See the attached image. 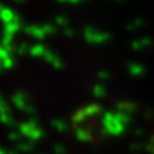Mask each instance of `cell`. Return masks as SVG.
<instances>
[{"label": "cell", "mask_w": 154, "mask_h": 154, "mask_svg": "<svg viewBox=\"0 0 154 154\" xmlns=\"http://www.w3.org/2000/svg\"><path fill=\"white\" fill-rule=\"evenodd\" d=\"M140 149H141V144H140V143H133V144H131V150H133V151H136V150H140Z\"/></svg>", "instance_id": "cell-27"}, {"label": "cell", "mask_w": 154, "mask_h": 154, "mask_svg": "<svg viewBox=\"0 0 154 154\" xmlns=\"http://www.w3.org/2000/svg\"><path fill=\"white\" fill-rule=\"evenodd\" d=\"M100 113H101V106L100 104H96V103L94 104H88L86 107L80 109L79 111H76V114L73 116V119H72V123L76 127H79L87 119H91V117L100 114Z\"/></svg>", "instance_id": "cell-3"}, {"label": "cell", "mask_w": 154, "mask_h": 154, "mask_svg": "<svg viewBox=\"0 0 154 154\" xmlns=\"http://www.w3.org/2000/svg\"><path fill=\"white\" fill-rule=\"evenodd\" d=\"M9 140H11V141H16V143H20L23 140V136L20 131H11L9 133Z\"/></svg>", "instance_id": "cell-21"}, {"label": "cell", "mask_w": 154, "mask_h": 154, "mask_svg": "<svg viewBox=\"0 0 154 154\" xmlns=\"http://www.w3.org/2000/svg\"><path fill=\"white\" fill-rule=\"evenodd\" d=\"M64 34H66V36H69V37H72L73 34H74V32H73L72 29H64Z\"/></svg>", "instance_id": "cell-28"}, {"label": "cell", "mask_w": 154, "mask_h": 154, "mask_svg": "<svg viewBox=\"0 0 154 154\" xmlns=\"http://www.w3.org/2000/svg\"><path fill=\"white\" fill-rule=\"evenodd\" d=\"M134 133H136V136H143V134H144V130H141V128H138V130H136Z\"/></svg>", "instance_id": "cell-29"}, {"label": "cell", "mask_w": 154, "mask_h": 154, "mask_svg": "<svg viewBox=\"0 0 154 154\" xmlns=\"http://www.w3.org/2000/svg\"><path fill=\"white\" fill-rule=\"evenodd\" d=\"M47 47L46 46H43V44H34V46H32L30 47V51H29V54L33 56V57H42V59H44V56H46V53H47Z\"/></svg>", "instance_id": "cell-13"}, {"label": "cell", "mask_w": 154, "mask_h": 154, "mask_svg": "<svg viewBox=\"0 0 154 154\" xmlns=\"http://www.w3.org/2000/svg\"><path fill=\"white\" fill-rule=\"evenodd\" d=\"M93 96L97 97V99H101L106 96V87L101 84V83H97L93 86Z\"/></svg>", "instance_id": "cell-17"}, {"label": "cell", "mask_w": 154, "mask_h": 154, "mask_svg": "<svg viewBox=\"0 0 154 154\" xmlns=\"http://www.w3.org/2000/svg\"><path fill=\"white\" fill-rule=\"evenodd\" d=\"M2 70H5V69H3V64L0 63V72H2Z\"/></svg>", "instance_id": "cell-31"}, {"label": "cell", "mask_w": 154, "mask_h": 154, "mask_svg": "<svg viewBox=\"0 0 154 154\" xmlns=\"http://www.w3.org/2000/svg\"><path fill=\"white\" fill-rule=\"evenodd\" d=\"M44 60L47 61L53 69H56V70L63 69V61H61V59L56 54V53H53L51 50H47V53H46V56H44Z\"/></svg>", "instance_id": "cell-9"}, {"label": "cell", "mask_w": 154, "mask_h": 154, "mask_svg": "<svg viewBox=\"0 0 154 154\" xmlns=\"http://www.w3.org/2000/svg\"><path fill=\"white\" fill-rule=\"evenodd\" d=\"M0 121L5 124V126H14L16 124V121H14V119H13V116H11V113H6V114H0Z\"/></svg>", "instance_id": "cell-18"}, {"label": "cell", "mask_w": 154, "mask_h": 154, "mask_svg": "<svg viewBox=\"0 0 154 154\" xmlns=\"http://www.w3.org/2000/svg\"><path fill=\"white\" fill-rule=\"evenodd\" d=\"M7 154H19V151H17V150H10Z\"/></svg>", "instance_id": "cell-30"}, {"label": "cell", "mask_w": 154, "mask_h": 154, "mask_svg": "<svg viewBox=\"0 0 154 154\" xmlns=\"http://www.w3.org/2000/svg\"><path fill=\"white\" fill-rule=\"evenodd\" d=\"M0 154H6L5 151H3V150H0Z\"/></svg>", "instance_id": "cell-33"}, {"label": "cell", "mask_w": 154, "mask_h": 154, "mask_svg": "<svg viewBox=\"0 0 154 154\" xmlns=\"http://www.w3.org/2000/svg\"><path fill=\"white\" fill-rule=\"evenodd\" d=\"M153 44V40L149 37H143V38H137V40H134L131 43V49L133 50H144L150 47Z\"/></svg>", "instance_id": "cell-12"}, {"label": "cell", "mask_w": 154, "mask_h": 154, "mask_svg": "<svg viewBox=\"0 0 154 154\" xmlns=\"http://www.w3.org/2000/svg\"><path fill=\"white\" fill-rule=\"evenodd\" d=\"M137 109L138 106L136 103H133V101H121L117 106V111H121V113H126V114H130V116L134 114L137 111Z\"/></svg>", "instance_id": "cell-10"}, {"label": "cell", "mask_w": 154, "mask_h": 154, "mask_svg": "<svg viewBox=\"0 0 154 154\" xmlns=\"http://www.w3.org/2000/svg\"><path fill=\"white\" fill-rule=\"evenodd\" d=\"M53 150H54L56 154H66V147L63 144H54Z\"/></svg>", "instance_id": "cell-23"}, {"label": "cell", "mask_w": 154, "mask_h": 154, "mask_svg": "<svg viewBox=\"0 0 154 154\" xmlns=\"http://www.w3.org/2000/svg\"><path fill=\"white\" fill-rule=\"evenodd\" d=\"M51 126L54 130L60 133H64L69 130V124H67L64 120H61V119H54V120H51Z\"/></svg>", "instance_id": "cell-15"}, {"label": "cell", "mask_w": 154, "mask_h": 154, "mask_svg": "<svg viewBox=\"0 0 154 154\" xmlns=\"http://www.w3.org/2000/svg\"><path fill=\"white\" fill-rule=\"evenodd\" d=\"M34 149V144L33 141H20V143H17V147L16 150L19 153H30V151H33Z\"/></svg>", "instance_id": "cell-16"}, {"label": "cell", "mask_w": 154, "mask_h": 154, "mask_svg": "<svg viewBox=\"0 0 154 154\" xmlns=\"http://www.w3.org/2000/svg\"><path fill=\"white\" fill-rule=\"evenodd\" d=\"M140 26H143V22H141V20H136V22H133L131 24H128L127 29H128V30H134V29L140 27Z\"/></svg>", "instance_id": "cell-24"}, {"label": "cell", "mask_w": 154, "mask_h": 154, "mask_svg": "<svg viewBox=\"0 0 154 154\" xmlns=\"http://www.w3.org/2000/svg\"><path fill=\"white\" fill-rule=\"evenodd\" d=\"M0 63L3 64V69H5V70H10L11 67L14 66V60H13V57H11L10 51L6 50L2 44H0Z\"/></svg>", "instance_id": "cell-8"}, {"label": "cell", "mask_w": 154, "mask_h": 154, "mask_svg": "<svg viewBox=\"0 0 154 154\" xmlns=\"http://www.w3.org/2000/svg\"><path fill=\"white\" fill-rule=\"evenodd\" d=\"M147 150H149L151 154H154V136L151 137V140H150V143L147 144Z\"/></svg>", "instance_id": "cell-26"}, {"label": "cell", "mask_w": 154, "mask_h": 154, "mask_svg": "<svg viewBox=\"0 0 154 154\" xmlns=\"http://www.w3.org/2000/svg\"><path fill=\"white\" fill-rule=\"evenodd\" d=\"M16 3H22V2H24V0H14Z\"/></svg>", "instance_id": "cell-32"}, {"label": "cell", "mask_w": 154, "mask_h": 154, "mask_svg": "<svg viewBox=\"0 0 154 154\" xmlns=\"http://www.w3.org/2000/svg\"><path fill=\"white\" fill-rule=\"evenodd\" d=\"M0 20L5 23V24H9V23L17 22V20H20V19H19V16H17L11 9L0 5Z\"/></svg>", "instance_id": "cell-7"}, {"label": "cell", "mask_w": 154, "mask_h": 154, "mask_svg": "<svg viewBox=\"0 0 154 154\" xmlns=\"http://www.w3.org/2000/svg\"><path fill=\"white\" fill-rule=\"evenodd\" d=\"M11 101H13V104L16 106L19 110L27 113L29 116L36 114V109L32 106L29 96L24 93V91H17V93H14L13 94V97H11Z\"/></svg>", "instance_id": "cell-4"}, {"label": "cell", "mask_w": 154, "mask_h": 154, "mask_svg": "<svg viewBox=\"0 0 154 154\" xmlns=\"http://www.w3.org/2000/svg\"><path fill=\"white\" fill-rule=\"evenodd\" d=\"M127 69H128V73L134 77L141 76V74H144V72H146L144 66L143 64H140V63H128Z\"/></svg>", "instance_id": "cell-14"}, {"label": "cell", "mask_w": 154, "mask_h": 154, "mask_svg": "<svg viewBox=\"0 0 154 154\" xmlns=\"http://www.w3.org/2000/svg\"><path fill=\"white\" fill-rule=\"evenodd\" d=\"M76 137L77 140H80L83 143H88L93 140V134L88 128H84V127H76Z\"/></svg>", "instance_id": "cell-11"}, {"label": "cell", "mask_w": 154, "mask_h": 154, "mask_svg": "<svg viewBox=\"0 0 154 154\" xmlns=\"http://www.w3.org/2000/svg\"><path fill=\"white\" fill-rule=\"evenodd\" d=\"M30 47H32V46H29L27 43H22L16 47V51L19 53V54H26V53L30 51Z\"/></svg>", "instance_id": "cell-20"}, {"label": "cell", "mask_w": 154, "mask_h": 154, "mask_svg": "<svg viewBox=\"0 0 154 154\" xmlns=\"http://www.w3.org/2000/svg\"><path fill=\"white\" fill-rule=\"evenodd\" d=\"M26 34L32 36L34 38H44L50 34L56 33V27L53 24H43V26H27L24 27Z\"/></svg>", "instance_id": "cell-6"}, {"label": "cell", "mask_w": 154, "mask_h": 154, "mask_svg": "<svg viewBox=\"0 0 154 154\" xmlns=\"http://www.w3.org/2000/svg\"><path fill=\"white\" fill-rule=\"evenodd\" d=\"M56 23H57V24H59V26H61V27H66L67 26V19H64V17H57V19H56Z\"/></svg>", "instance_id": "cell-25"}, {"label": "cell", "mask_w": 154, "mask_h": 154, "mask_svg": "<svg viewBox=\"0 0 154 154\" xmlns=\"http://www.w3.org/2000/svg\"><path fill=\"white\" fill-rule=\"evenodd\" d=\"M131 116L121 113V111H109L103 116L101 123H103V133L110 134V136H120L124 133L126 127L130 124Z\"/></svg>", "instance_id": "cell-1"}, {"label": "cell", "mask_w": 154, "mask_h": 154, "mask_svg": "<svg viewBox=\"0 0 154 154\" xmlns=\"http://www.w3.org/2000/svg\"><path fill=\"white\" fill-rule=\"evenodd\" d=\"M6 113H10V107L6 103L5 97L0 94V114H6Z\"/></svg>", "instance_id": "cell-19"}, {"label": "cell", "mask_w": 154, "mask_h": 154, "mask_svg": "<svg viewBox=\"0 0 154 154\" xmlns=\"http://www.w3.org/2000/svg\"><path fill=\"white\" fill-rule=\"evenodd\" d=\"M97 77H99V80L106 82V80H110V73L106 72V70H100V72L97 73Z\"/></svg>", "instance_id": "cell-22"}, {"label": "cell", "mask_w": 154, "mask_h": 154, "mask_svg": "<svg viewBox=\"0 0 154 154\" xmlns=\"http://www.w3.org/2000/svg\"><path fill=\"white\" fill-rule=\"evenodd\" d=\"M19 131L22 133L23 137L29 138L30 141H37V140H40L44 136L43 128L38 126L37 121H34V120H29V121L22 123L19 126Z\"/></svg>", "instance_id": "cell-2"}, {"label": "cell", "mask_w": 154, "mask_h": 154, "mask_svg": "<svg viewBox=\"0 0 154 154\" xmlns=\"http://www.w3.org/2000/svg\"><path fill=\"white\" fill-rule=\"evenodd\" d=\"M84 40L90 44H103L110 40V34L100 32L94 27H86L84 29Z\"/></svg>", "instance_id": "cell-5"}]
</instances>
